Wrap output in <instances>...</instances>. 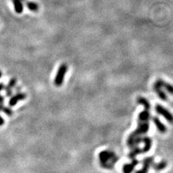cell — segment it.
<instances>
[{
    "label": "cell",
    "instance_id": "1",
    "mask_svg": "<svg viewBox=\"0 0 173 173\" xmlns=\"http://www.w3.org/2000/svg\"><path fill=\"white\" fill-rule=\"evenodd\" d=\"M99 160L100 164L105 169H112L117 163L118 157L114 152L111 150L102 151L99 154Z\"/></svg>",
    "mask_w": 173,
    "mask_h": 173
},
{
    "label": "cell",
    "instance_id": "2",
    "mask_svg": "<svg viewBox=\"0 0 173 173\" xmlns=\"http://www.w3.org/2000/svg\"><path fill=\"white\" fill-rule=\"evenodd\" d=\"M67 69L68 66L66 64H62L59 66L54 79V85L56 87H60L63 84L65 78V75H66V72H67Z\"/></svg>",
    "mask_w": 173,
    "mask_h": 173
},
{
    "label": "cell",
    "instance_id": "3",
    "mask_svg": "<svg viewBox=\"0 0 173 173\" xmlns=\"http://www.w3.org/2000/svg\"><path fill=\"white\" fill-rule=\"evenodd\" d=\"M155 110L158 114L161 115L162 117L165 118L170 123L173 124V115L168 109H166L165 107H164L163 106H162L161 105L157 104L155 106Z\"/></svg>",
    "mask_w": 173,
    "mask_h": 173
},
{
    "label": "cell",
    "instance_id": "4",
    "mask_svg": "<svg viewBox=\"0 0 173 173\" xmlns=\"http://www.w3.org/2000/svg\"><path fill=\"white\" fill-rule=\"evenodd\" d=\"M154 160H155V159H154L153 157L145 158L143 160V162H142V163H143L142 168L136 171V173H148L150 167L153 165Z\"/></svg>",
    "mask_w": 173,
    "mask_h": 173
},
{
    "label": "cell",
    "instance_id": "5",
    "mask_svg": "<svg viewBox=\"0 0 173 173\" xmlns=\"http://www.w3.org/2000/svg\"><path fill=\"white\" fill-rule=\"evenodd\" d=\"M139 165V161L136 159H132L131 163L125 164L123 167V173H131L134 170L136 165Z\"/></svg>",
    "mask_w": 173,
    "mask_h": 173
},
{
    "label": "cell",
    "instance_id": "6",
    "mask_svg": "<svg viewBox=\"0 0 173 173\" xmlns=\"http://www.w3.org/2000/svg\"><path fill=\"white\" fill-rule=\"evenodd\" d=\"M26 97V94L23 92H18L15 94V95L12 96L10 98V102H9V105L10 106H14L17 104V103L20 100H25Z\"/></svg>",
    "mask_w": 173,
    "mask_h": 173
},
{
    "label": "cell",
    "instance_id": "7",
    "mask_svg": "<svg viewBox=\"0 0 173 173\" xmlns=\"http://www.w3.org/2000/svg\"><path fill=\"white\" fill-rule=\"evenodd\" d=\"M153 88H154V90L155 91V92L157 94V95L159 96V97L161 99V100H164V101H167V100H168V95H167L166 93L162 90V87L159 86V85H158V84H157L156 82L154 84Z\"/></svg>",
    "mask_w": 173,
    "mask_h": 173
},
{
    "label": "cell",
    "instance_id": "8",
    "mask_svg": "<svg viewBox=\"0 0 173 173\" xmlns=\"http://www.w3.org/2000/svg\"><path fill=\"white\" fill-rule=\"evenodd\" d=\"M152 121L155 123V126L157 127V130L159 131L160 133H165L167 131V128L165 126V125L163 123H162L160 120L157 117H153L152 118Z\"/></svg>",
    "mask_w": 173,
    "mask_h": 173
},
{
    "label": "cell",
    "instance_id": "9",
    "mask_svg": "<svg viewBox=\"0 0 173 173\" xmlns=\"http://www.w3.org/2000/svg\"><path fill=\"white\" fill-rule=\"evenodd\" d=\"M155 82H156L157 84H158L159 86L164 87L170 94L173 95V85L168 83V82H166L165 80H163V79H158Z\"/></svg>",
    "mask_w": 173,
    "mask_h": 173
},
{
    "label": "cell",
    "instance_id": "10",
    "mask_svg": "<svg viewBox=\"0 0 173 173\" xmlns=\"http://www.w3.org/2000/svg\"><path fill=\"white\" fill-rule=\"evenodd\" d=\"M142 142L144 143V146L142 149V153H146L149 152L151 149L152 146V139L148 136H144V138H142Z\"/></svg>",
    "mask_w": 173,
    "mask_h": 173
},
{
    "label": "cell",
    "instance_id": "11",
    "mask_svg": "<svg viewBox=\"0 0 173 173\" xmlns=\"http://www.w3.org/2000/svg\"><path fill=\"white\" fill-rule=\"evenodd\" d=\"M151 118L150 110H144L143 111L141 112L138 117V120L139 121H149Z\"/></svg>",
    "mask_w": 173,
    "mask_h": 173
},
{
    "label": "cell",
    "instance_id": "12",
    "mask_svg": "<svg viewBox=\"0 0 173 173\" xmlns=\"http://www.w3.org/2000/svg\"><path fill=\"white\" fill-rule=\"evenodd\" d=\"M136 102H137L138 104L144 106L145 110H150L151 109V104L149 102V100H146V98L143 97H139L136 100Z\"/></svg>",
    "mask_w": 173,
    "mask_h": 173
},
{
    "label": "cell",
    "instance_id": "13",
    "mask_svg": "<svg viewBox=\"0 0 173 173\" xmlns=\"http://www.w3.org/2000/svg\"><path fill=\"white\" fill-rule=\"evenodd\" d=\"M168 161L162 160L159 162H158V163H153V165H152V168L156 171H161L162 170L165 169V168H167V166H168Z\"/></svg>",
    "mask_w": 173,
    "mask_h": 173
},
{
    "label": "cell",
    "instance_id": "14",
    "mask_svg": "<svg viewBox=\"0 0 173 173\" xmlns=\"http://www.w3.org/2000/svg\"><path fill=\"white\" fill-rule=\"evenodd\" d=\"M12 1L13 4H14V10H15L16 12L18 13V14L23 12V5L22 1L20 0H12Z\"/></svg>",
    "mask_w": 173,
    "mask_h": 173
},
{
    "label": "cell",
    "instance_id": "15",
    "mask_svg": "<svg viewBox=\"0 0 173 173\" xmlns=\"http://www.w3.org/2000/svg\"><path fill=\"white\" fill-rule=\"evenodd\" d=\"M140 154H142V149H140V148L138 147V146H136V147L131 149V151L129 155V157L131 159H135V157H136L138 155H140Z\"/></svg>",
    "mask_w": 173,
    "mask_h": 173
},
{
    "label": "cell",
    "instance_id": "16",
    "mask_svg": "<svg viewBox=\"0 0 173 173\" xmlns=\"http://www.w3.org/2000/svg\"><path fill=\"white\" fill-rule=\"evenodd\" d=\"M25 5L27 7V9H29L30 10L33 12H37L39 10V6L37 3L33 2V1H25Z\"/></svg>",
    "mask_w": 173,
    "mask_h": 173
},
{
    "label": "cell",
    "instance_id": "17",
    "mask_svg": "<svg viewBox=\"0 0 173 173\" xmlns=\"http://www.w3.org/2000/svg\"><path fill=\"white\" fill-rule=\"evenodd\" d=\"M16 82H17V81H16V79H14V78H12V79H10V81L9 82L8 85H7L6 87H4V89L5 90V91H6V92H10V91H12V88L13 87H15Z\"/></svg>",
    "mask_w": 173,
    "mask_h": 173
},
{
    "label": "cell",
    "instance_id": "18",
    "mask_svg": "<svg viewBox=\"0 0 173 173\" xmlns=\"http://www.w3.org/2000/svg\"><path fill=\"white\" fill-rule=\"evenodd\" d=\"M0 111L4 112V113H6V114L9 116H12L13 114V112L11 109L8 108V107H4V106L2 104H1V103H0Z\"/></svg>",
    "mask_w": 173,
    "mask_h": 173
},
{
    "label": "cell",
    "instance_id": "19",
    "mask_svg": "<svg viewBox=\"0 0 173 173\" xmlns=\"http://www.w3.org/2000/svg\"><path fill=\"white\" fill-rule=\"evenodd\" d=\"M4 119H3L2 117H1V116H0V126H2V125L4 124Z\"/></svg>",
    "mask_w": 173,
    "mask_h": 173
},
{
    "label": "cell",
    "instance_id": "20",
    "mask_svg": "<svg viewBox=\"0 0 173 173\" xmlns=\"http://www.w3.org/2000/svg\"><path fill=\"white\" fill-rule=\"evenodd\" d=\"M3 102H4V97H2L1 95H0V103L2 104Z\"/></svg>",
    "mask_w": 173,
    "mask_h": 173
},
{
    "label": "cell",
    "instance_id": "21",
    "mask_svg": "<svg viewBox=\"0 0 173 173\" xmlns=\"http://www.w3.org/2000/svg\"><path fill=\"white\" fill-rule=\"evenodd\" d=\"M4 85H3L2 83H0V92H1L2 90H4Z\"/></svg>",
    "mask_w": 173,
    "mask_h": 173
},
{
    "label": "cell",
    "instance_id": "22",
    "mask_svg": "<svg viewBox=\"0 0 173 173\" xmlns=\"http://www.w3.org/2000/svg\"><path fill=\"white\" fill-rule=\"evenodd\" d=\"M1 75H2V74H1V71H0V78L1 77Z\"/></svg>",
    "mask_w": 173,
    "mask_h": 173
},
{
    "label": "cell",
    "instance_id": "23",
    "mask_svg": "<svg viewBox=\"0 0 173 173\" xmlns=\"http://www.w3.org/2000/svg\"><path fill=\"white\" fill-rule=\"evenodd\" d=\"M20 1H21L22 2H23V1H26V0H20Z\"/></svg>",
    "mask_w": 173,
    "mask_h": 173
}]
</instances>
